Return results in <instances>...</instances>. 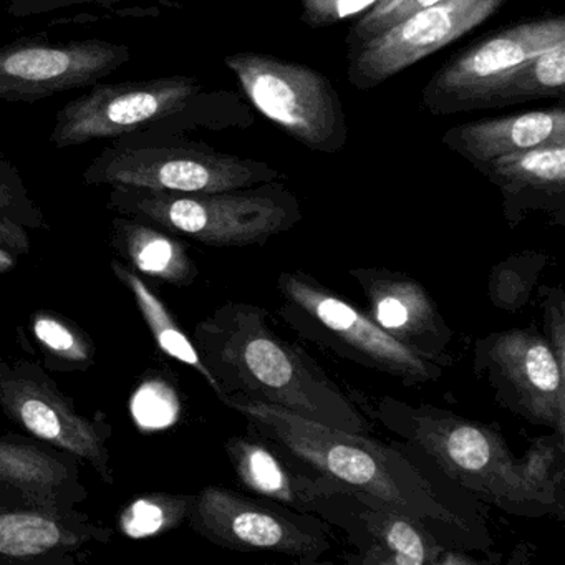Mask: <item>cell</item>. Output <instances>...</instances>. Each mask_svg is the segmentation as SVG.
<instances>
[{"label":"cell","instance_id":"7","mask_svg":"<svg viewBox=\"0 0 565 565\" xmlns=\"http://www.w3.org/2000/svg\"><path fill=\"white\" fill-rule=\"evenodd\" d=\"M254 107L303 147L337 153L347 141L342 102L329 78L307 65L243 52L224 57Z\"/></svg>","mask_w":565,"mask_h":565},{"label":"cell","instance_id":"8","mask_svg":"<svg viewBox=\"0 0 565 565\" xmlns=\"http://www.w3.org/2000/svg\"><path fill=\"white\" fill-rule=\"evenodd\" d=\"M188 521L207 541L233 551L284 555L303 565L332 551L329 525L319 515L223 486H207L194 495Z\"/></svg>","mask_w":565,"mask_h":565},{"label":"cell","instance_id":"2","mask_svg":"<svg viewBox=\"0 0 565 565\" xmlns=\"http://www.w3.org/2000/svg\"><path fill=\"white\" fill-rule=\"evenodd\" d=\"M267 320L264 307L231 300L194 329V347L220 386V402L266 403L332 428L369 435L372 426L355 403Z\"/></svg>","mask_w":565,"mask_h":565},{"label":"cell","instance_id":"17","mask_svg":"<svg viewBox=\"0 0 565 565\" xmlns=\"http://www.w3.org/2000/svg\"><path fill=\"white\" fill-rule=\"evenodd\" d=\"M77 458L62 449L4 436L0 438V511H74L85 501Z\"/></svg>","mask_w":565,"mask_h":565},{"label":"cell","instance_id":"26","mask_svg":"<svg viewBox=\"0 0 565 565\" xmlns=\"http://www.w3.org/2000/svg\"><path fill=\"white\" fill-rule=\"evenodd\" d=\"M564 451V436L552 433L535 438L524 458L519 459L525 481L558 519H564L565 511Z\"/></svg>","mask_w":565,"mask_h":565},{"label":"cell","instance_id":"15","mask_svg":"<svg viewBox=\"0 0 565 565\" xmlns=\"http://www.w3.org/2000/svg\"><path fill=\"white\" fill-rule=\"evenodd\" d=\"M310 512L349 534L359 551L345 557L349 564L438 565L448 547L422 522L355 489L319 499Z\"/></svg>","mask_w":565,"mask_h":565},{"label":"cell","instance_id":"32","mask_svg":"<svg viewBox=\"0 0 565 565\" xmlns=\"http://www.w3.org/2000/svg\"><path fill=\"white\" fill-rule=\"evenodd\" d=\"M539 299L544 320L545 342L551 347L558 365L565 369V296L561 286L541 287Z\"/></svg>","mask_w":565,"mask_h":565},{"label":"cell","instance_id":"11","mask_svg":"<svg viewBox=\"0 0 565 565\" xmlns=\"http://www.w3.org/2000/svg\"><path fill=\"white\" fill-rule=\"evenodd\" d=\"M0 408L25 431L78 461H87L105 484H114L108 449L111 426L107 418L102 415L100 419H90L78 415L71 399L41 366L0 360Z\"/></svg>","mask_w":565,"mask_h":565},{"label":"cell","instance_id":"30","mask_svg":"<svg viewBox=\"0 0 565 565\" xmlns=\"http://www.w3.org/2000/svg\"><path fill=\"white\" fill-rule=\"evenodd\" d=\"M180 399L163 380H148L131 398V415L143 429H163L178 422Z\"/></svg>","mask_w":565,"mask_h":565},{"label":"cell","instance_id":"6","mask_svg":"<svg viewBox=\"0 0 565 565\" xmlns=\"http://www.w3.org/2000/svg\"><path fill=\"white\" fill-rule=\"evenodd\" d=\"M279 171L263 161L178 143L163 134L115 138L84 171L88 186H130L164 193L201 194L273 183Z\"/></svg>","mask_w":565,"mask_h":565},{"label":"cell","instance_id":"14","mask_svg":"<svg viewBox=\"0 0 565 565\" xmlns=\"http://www.w3.org/2000/svg\"><path fill=\"white\" fill-rule=\"evenodd\" d=\"M565 44V19L547 18L512 25L472 45L443 65L425 88L433 114L481 108L488 92L512 68Z\"/></svg>","mask_w":565,"mask_h":565},{"label":"cell","instance_id":"3","mask_svg":"<svg viewBox=\"0 0 565 565\" xmlns=\"http://www.w3.org/2000/svg\"><path fill=\"white\" fill-rule=\"evenodd\" d=\"M370 415L482 501L508 514L552 515L498 429L439 406L412 405L392 396L376 398Z\"/></svg>","mask_w":565,"mask_h":565},{"label":"cell","instance_id":"28","mask_svg":"<svg viewBox=\"0 0 565 565\" xmlns=\"http://www.w3.org/2000/svg\"><path fill=\"white\" fill-rule=\"evenodd\" d=\"M547 257L535 250L514 254L492 267L489 276V299L498 309L518 312L531 300Z\"/></svg>","mask_w":565,"mask_h":565},{"label":"cell","instance_id":"22","mask_svg":"<svg viewBox=\"0 0 565 565\" xmlns=\"http://www.w3.org/2000/svg\"><path fill=\"white\" fill-rule=\"evenodd\" d=\"M111 244L145 276L177 287L193 286L198 267L174 234L137 220L118 216L111 223Z\"/></svg>","mask_w":565,"mask_h":565},{"label":"cell","instance_id":"20","mask_svg":"<svg viewBox=\"0 0 565 565\" xmlns=\"http://www.w3.org/2000/svg\"><path fill=\"white\" fill-rule=\"evenodd\" d=\"M479 168L504 194L511 227L518 226L531 210H564L565 143L505 154Z\"/></svg>","mask_w":565,"mask_h":565},{"label":"cell","instance_id":"1","mask_svg":"<svg viewBox=\"0 0 565 565\" xmlns=\"http://www.w3.org/2000/svg\"><path fill=\"white\" fill-rule=\"evenodd\" d=\"M223 405L239 413L250 431L273 443L303 471L326 476L422 522L439 541L448 539L451 547L491 545L484 525L443 498L402 449L390 448L365 433L332 428L266 403L227 398Z\"/></svg>","mask_w":565,"mask_h":565},{"label":"cell","instance_id":"9","mask_svg":"<svg viewBox=\"0 0 565 565\" xmlns=\"http://www.w3.org/2000/svg\"><path fill=\"white\" fill-rule=\"evenodd\" d=\"M198 78L173 75L150 81L92 85L55 115L51 143L74 148L134 134H161L200 100Z\"/></svg>","mask_w":565,"mask_h":565},{"label":"cell","instance_id":"13","mask_svg":"<svg viewBox=\"0 0 565 565\" xmlns=\"http://www.w3.org/2000/svg\"><path fill=\"white\" fill-rule=\"evenodd\" d=\"M505 0H441L350 49L349 81L376 87L439 49L452 44L495 14Z\"/></svg>","mask_w":565,"mask_h":565},{"label":"cell","instance_id":"10","mask_svg":"<svg viewBox=\"0 0 565 565\" xmlns=\"http://www.w3.org/2000/svg\"><path fill=\"white\" fill-rule=\"evenodd\" d=\"M472 370L502 408L565 436V369L542 333L508 329L476 340Z\"/></svg>","mask_w":565,"mask_h":565},{"label":"cell","instance_id":"4","mask_svg":"<svg viewBox=\"0 0 565 565\" xmlns=\"http://www.w3.org/2000/svg\"><path fill=\"white\" fill-rule=\"evenodd\" d=\"M108 207L210 247L264 246L302 221L296 194L274 181L201 194L115 186Z\"/></svg>","mask_w":565,"mask_h":565},{"label":"cell","instance_id":"24","mask_svg":"<svg viewBox=\"0 0 565 565\" xmlns=\"http://www.w3.org/2000/svg\"><path fill=\"white\" fill-rule=\"evenodd\" d=\"M565 87V44L534 55L504 75L482 100V107L561 97Z\"/></svg>","mask_w":565,"mask_h":565},{"label":"cell","instance_id":"18","mask_svg":"<svg viewBox=\"0 0 565 565\" xmlns=\"http://www.w3.org/2000/svg\"><path fill=\"white\" fill-rule=\"evenodd\" d=\"M226 452L237 481L246 491L296 511L310 512L319 499L350 489L326 476L303 471L254 431L227 439Z\"/></svg>","mask_w":565,"mask_h":565},{"label":"cell","instance_id":"23","mask_svg":"<svg viewBox=\"0 0 565 565\" xmlns=\"http://www.w3.org/2000/svg\"><path fill=\"white\" fill-rule=\"evenodd\" d=\"M111 267H114L115 276L134 294L135 300H137L138 307H140L141 316H143L147 326L150 327L158 347H160L167 355H170L171 359L184 363V365L193 369L198 375L203 376L207 385L211 386V390H213L217 398H220V386H217L216 380L213 379L210 370L201 362L193 340L174 322L173 317L168 312L160 297L143 282V279H140L137 274L128 270L124 264L115 260Z\"/></svg>","mask_w":565,"mask_h":565},{"label":"cell","instance_id":"5","mask_svg":"<svg viewBox=\"0 0 565 565\" xmlns=\"http://www.w3.org/2000/svg\"><path fill=\"white\" fill-rule=\"evenodd\" d=\"M282 297L280 319L302 339L363 369L398 380L405 386L436 383L445 369L423 359L380 329L372 317L303 270H284L277 277Z\"/></svg>","mask_w":565,"mask_h":565},{"label":"cell","instance_id":"16","mask_svg":"<svg viewBox=\"0 0 565 565\" xmlns=\"http://www.w3.org/2000/svg\"><path fill=\"white\" fill-rule=\"evenodd\" d=\"M350 277L369 303V316L393 339L438 363L452 366V332L428 290L412 276L385 267H356Z\"/></svg>","mask_w":565,"mask_h":565},{"label":"cell","instance_id":"35","mask_svg":"<svg viewBox=\"0 0 565 565\" xmlns=\"http://www.w3.org/2000/svg\"><path fill=\"white\" fill-rule=\"evenodd\" d=\"M15 264H18V260H15V254L6 249V247L0 246V274L14 269Z\"/></svg>","mask_w":565,"mask_h":565},{"label":"cell","instance_id":"27","mask_svg":"<svg viewBox=\"0 0 565 565\" xmlns=\"http://www.w3.org/2000/svg\"><path fill=\"white\" fill-rule=\"evenodd\" d=\"M193 504L194 495H143V498L134 499L120 512L118 525L127 537H154L188 521Z\"/></svg>","mask_w":565,"mask_h":565},{"label":"cell","instance_id":"12","mask_svg":"<svg viewBox=\"0 0 565 565\" xmlns=\"http://www.w3.org/2000/svg\"><path fill=\"white\" fill-rule=\"evenodd\" d=\"M130 58V47L102 39H18L0 45V102L34 104L92 87Z\"/></svg>","mask_w":565,"mask_h":565},{"label":"cell","instance_id":"25","mask_svg":"<svg viewBox=\"0 0 565 565\" xmlns=\"http://www.w3.org/2000/svg\"><path fill=\"white\" fill-rule=\"evenodd\" d=\"M45 227L44 213L15 164L0 148V246L14 254H29L32 231Z\"/></svg>","mask_w":565,"mask_h":565},{"label":"cell","instance_id":"29","mask_svg":"<svg viewBox=\"0 0 565 565\" xmlns=\"http://www.w3.org/2000/svg\"><path fill=\"white\" fill-rule=\"evenodd\" d=\"M34 333L38 342L49 355L65 365L82 369L94 360V347L75 327L52 313L39 312L34 319Z\"/></svg>","mask_w":565,"mask_h":565},{"label":"cell","instance_id":"31","mask_svg":"<svg viewBox=\"0 0 565 565\" xmlns=\"http://www.w3.org/2000/svg\"><path fill=\"white\" fill-rule=\"evenodd\" d=\"M441 0H379L372 9L366 11V14L356 22L355 28L349 35L350 49L356 45L369 42L370 39L385 32L386 29L402 22L408 15L415 12L423 11V9L431 8L438 4Z\"/></svg>","mask_w":565,"mask_h":565},{"label":"cell","instance_id":"34","mask_svg":"<svg viewBox=\"0 0 565 565\" xmlns=\"http://www.w3.org/2000/svg\"><path fill=\"white\" fill-rule=\"evenodd\" d=\"M120 2H127V0H12L6 11L12 18H32V15H45L62 9L75 8V6L110 8Z\"/></svg>","mask_w":565,"mask_h":565},{"label":"cell","instance_id":"19","mask_svg":"<svg viewBox=\"0 0 565 565\" xmlns=\"http://www.w3.org/2000/svg\"><path fill=\"white\" fill-rule=\"evenodd\" d=\"M110 529L78 511L12 509L0 511V562H57L90 542H108Z\"/></svg>","mask_w":565,"mask_h":565},{"label":"cell","instance_id":"33","mask_svg":"<svg viewBox=\"0 0 565 565\" xmlns=\"http://www.w3.org/2000/svg\"><path fill=\"white\" fill-rule=\"evenodd\" d=\"M376 2L379 0H300L302 21L310 28H327L353 15L363 14Z\"/></svg>","mask_w":565,"mask_h":565},{"label":"cell","instance_id":"21","mask_svg":"<svg viewBox=\"0 0 565 565\" xmlns=\"http://www.w3.org/2000/svg\"><path fill=\"white\" fill-rule=\"evenodd\" d=\"M443 141L479 167L495 158L542 145L565 143V111L554 107L471 121L446 131Z\"/></svg>","mask_w":565,"mask_h":565}]
</instances>
